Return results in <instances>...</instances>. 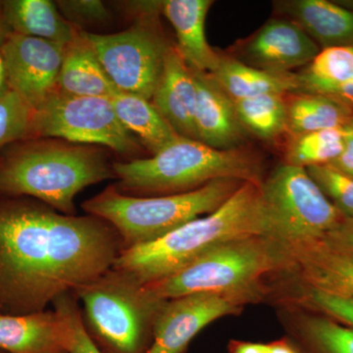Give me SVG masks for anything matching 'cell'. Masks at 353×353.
<instances>
[{
    "label": "cell",
    "mask_w": 353,
    "mask_h": 353,
    "mask_svg": "<svg viewBox=\"0 0 353 353\" xmlns=\"http://www.w3.org/2000/svg\"><path fill=\"white\" fill-rule=\"evenodd\" d=\"M116 178L97 148L57 141H25L0 160V194L30 196L62 214H75L85 188Z\"/></svg>",
    "instance_id": "obj_3"
},
{
    "label": "cell",
    "mask_w": 353,
    "mask_h": 353,
    "mask_svg": "<svg viewBox=\"0 0 353 353\" xmlns=\"http://www.w3.org/2000/svg\"><path fill=\"white\" fill-rule=\"evenodd\" d=\"M287 254L308 289L353 297V252L320 241L287 250Z\"/></svg>",
    "instance_id": "obj_17"
},
{
    "label": "cell",
    "mask_w": 353,
    "mask_h": 353,
    "mask_svg": "<svg viewBox=\"0 0 353 353\" xmlns=\"http://www.w3.org/2000/svg\"><path fill=\"white\" fill-rule=\"evenodd\" d=\"M68 327L57 310L0 314V350L7 353H69Z\"/></svg>",
    "instance_id": "obj_16"
},
{
    "label": "cell",
    "mask_w": 353,
    "mask_h": 353,
    "mask_svg": "<svg viewBox=\"0 0 353 353\" xmlns=\"http://www.w3.org/2000/svg\"><path fill=\"white\" fill-rule=\"evenodd\" d=\"M74 292H66L53 301V307L68 327L69 353H103L88 336L83 323L82 310Z\"/></svg>",
    "instance_id": "obj_31"
},
{
    "label": "cell",
    "mask_w": 353,
    "mask_h": 353,
    "mask_svg": "<svg viewBox=\"0 0 353 353\" xmlns=\"http://www.w3.org/2000/svg\"><path fill=\"white\" fill-rule=\"evenodd\" d=\"M345 129H347L348 132H352L353 134V119L352 120V122L345 128Z\"/></svg>",
    "instance_id": "obj_41"
},
{
    "label": "cell",
    "mask_w": 353,
    "mask_h": 353,
    "mask_svg": "<svg viewBox=\"0 0 353 353\" xmlns=\"http://www.w3.org/2000/svg\"><path fill=\"white\" fill-rule=\"evenodd\" d=\"M8 90H10V88H9L8 83H7L6 64H4L3 57L0 53V95L3 94Z\"/></svg>",
    "instance_id": "obj_39"
},
{
    "label": "cell",
    "mask_w": 353,
    "mask_h": 353,
    "mask_svg": "<svg viewBox=\"0 0 353 353\" xmlns=\"http://www.w3.org/2000/svg\"><path fill=\"white\" fill-rule=\"evenodd\" d=\"M0 314H2L1 311H0Z\"/></svg>",
    "instance_id": "obj_43"
},
{
    "label": "cell",
    "mask_w": 353,
    "mask_h": 353,
    "mask_svg": "<svg viewBox=\"0 0 353 353\" xmlns=\"http://www.w3.org/2000/svg\"><path fill=\"white\" fill-rule=\"evenodd\" d=\"M269 353H301L292 341L288 339L268 343Z\"/></svg>",
    "instance_id": "obj_38"
},
{
    "label": "cell",
    "mask_w": 353,
    "mask_h": 353,
    "mask_svg": "<svg viewBox=\"0 0 353 353\" xmlns=\"http://www.w3.org/2000/svg\"><path fill=\"white\" fill-rule=\"evenodd\" d=\"M314 94L328 97L353 111V80L338 87L326 88Z\"/></svg>",
    "instance_id": "obj_36"
},
{
    "label": "cell",
    "mask_w": 353,
    "mask_h": 353,
    "mask_svg": "<svg viewBox=\"0 0 353 353\" xmlns=\"http://www.w3.org/2000/svg\"><path fill=\"white\" fill-rule=\"evenodd\" d=\"M57 3L69 19L77 22H101L109 17V11L99 0H70Z\"/></svg>",
    "instance_id": "obj_33"
},
{
    "label": "cell",
    "mask_w": 353,
    "mask_h": 353,
    "mask_svg": "<svg viewBox=\"0 0 353 353\" xmlns=\"http://www.w3.org/2000/svg\"><path fill=\"white\" fill-rule=\"evenodd\" d=\"M116 189L134 196L192 192L220 179L261 183L259 162L243 150H218L179 137L152 157L114 162Z\"/></svg>",
    "instance_id": "obj_4"
},
{
    "label": "cell",
    "mask_w": 353,
    "mask_h": 353,
    "mask_svg": "<svg viewBox=\"0 0 353 353\" xmlns=\"http://www.w3.org/2000/svg\"><path fill=\"white\" fill-rule=\"evenodd\" d=\"M197 90L194 128L197 141L218 150H236L245 129L236 114L233 99L209 73L192 70Z\"/></svg>",
    "instance_id": "obj_14"
},
{
    "label": "cell",
    "mask_w": 353,
    "mask_h": 353,
    "mask_svg": "<svg viewBox=\"0 0 353 353\" xmlns=\"http://www.w3.org/2000/svg\"><path fill=\"white\" fill-rule=\"evenodd\" d=\"M85 36L118 90L152 101L170 46L153 28L138 23L116 34Z\"/></svg>",
    "instance_id": "obj_10"
},
{
    "label": "cell",
    "mask_w": 353,
    "mask_h": 353,
    "mask_svg": "<svg viewBox=\"0 0 353 353\" xmlns=\"http://www.w3.org/2000/svg\"><path fill=\"white\" fill-rule=\"evenodd\" d=\"M8 30H7L6 23H4L3 15H2V7L0 4V43H2L6 34H8Z\"/></svg>",
    "instance_id": "obj_40"
},
{
    "label": "cell",
    "mask_w": 353,
    "mask_h": 353,
    "mask_svg": "<svg viewBox=\"0 0 353 353\" xmlns=\"http://www.w3.org/2000/svg\"><path fill=\"white\" fill-rule=\"evenodd\" d=\"M261 192L269 238L285 250L322 241L345 219L301 167L280 165Z\"/></svg>",
    "instance_id": "obj_8"
},
{
    "label": "cell",
    "mask_w": 353,
    "mask_h": 353,
    "mask_svg": "<svg viewBox=\"0 0 353 353\" xmlns=\"http://www.w3.org/2000/svg\"><path fill=\"white\" fill-rule=\"evenodd\" d=\"M212 6L211 0L160 2V11L175 30L176 50L190 69L202 73H212L221 59L206 39V17Z\"/></svg>",
    "instance_id": "obj_18"
},
{
    "label": "cell",
    "mask_w": 353,
    "mask_h": 353,
    "mask_svg": "<svg viewBox=\"0 0 353 353\" xmlns=\"http://www.w3.org/2000/svg\"><path fill=\"white\" fill-rule=\"evenodd\" d=\"M345 146H343V152L340 157L330 165L353 178V134L348 132L347 129H345Z\"/></svg>",
    "instance_id": "obj_35"
},
{
    "label": "cell",
    "mask_w": 353,
    "mask_h": 353,
    "mask_svg": "<svg viewBox=\"0 0 353 353\" xmlns=\"http://www.w3.org/2000/svg\"><path fill=\"white\" fill-rule=\"evenodd\" d=\"M262 296L263 289L259 287L234 292H199L166 301L145 353H185L192 339L210 323L236 314Z\"/></svg>",
    "instance_id": "obj_11"
},
{
    "label": "cell",
    "mask_w": 353,
    "mask_h": 353,
    "mask_svg": "<svg viewBox=\"0 0 353 353\" xmlns=\"http://www.w3.org/2000/svg\"><path fill=\"white\" fill-rule=\"evenodd\" d=\"M83 326L103 353H145L166 301L153 296L126 272L112 268L74 292Z\"/></svg>",
    "instance_id": "obj_6"
},
{
    "label": "cell",
    "mask_w": 353,
    "mask_h": 353,
    "mask_svg": "<svg viewBox=\"0 0 353 353\" xmlns=\"http://www.w3.org/2000/svg\"><path fill=\"white\" fill-rule=\"evenodd\" d=\"M243 183L220 179L192 192L159 196H129L112 185L83 202V208L108 222L119 234L125 250L159 240L213 212Z\"/></svg>",
    "instance_id": "obj_5"
},
{
    "label": "cell",
    "mask_w": 353,
    "mask_h": 353,
    "mask_svg": "<svg viewBox=\"0 0 353 353\" xmlns=\"http://www.w3.org/2000/svg\"><path fill=\"white\" fill-rule=\"evenodd\" d=\"M0 353H7V352H3V350H0Z\"/></svg>",
    "instance_id": "obj_42"
},
{
    "label": "cell",
    "mask_w": 353,
    "mask_h": 353,
    "mask_svg": "<svg viewBox=\"0 0 353 353\" xmlns=\"http://www.w3.org/2000/svg\"><path fill=\"white\" fill-rule=\"evenodd\" d=\"M38 138L108 146L122 155L136 152L141 143L118 119L110 99L76 97L59 90L32 112L31 139Z\"/></svg>",
    "instance_id": "obj_9"
},
{
    "label": "cell",
    "mask_w": 353,
    "mask_h": 353,
    "mask_svg": "<svg viewBox=\"0 0 353 353\" xmlns=\"http://www.w3.org/2000/svg\"><path fill=\"white\" fill-rule=\"evenodd\" d=\"M32 112L13 90L0 95V148L31 139Z\"/></svg>",
    "instance_id": "obj_29"
},
{
    "label": "cell",
    "mask_w": 353,
    "mask_h": 353,
    "mask_svg": "<svg viewBox=\"0 0 353 353\" xmlns=\"http://www.w3.org/2000/svg\"><path fill=\"white\" fill-rule=\"evenodd\" d=\"M294 323V343L301 353H353V328L327 317L306 315Z\"/></svg>",
    "instance_id": "obj_25"
},
{
    "label": "cell",
    "mask_w": 353,
    "mask_h": 353,
    "mask_svg": "<svg viewBox=\"0 0 353 353\" xmlns=\"http://www.w3.org/2000/svg\"><path fill=\"white\" fill-rule=\"evenodd\" d=\"M327 245L353 252V219H343L322 240Z\"/></svg>",
    "instance_id": "obj_34"
},
{
    "label": "cell",
    "mask_w": 353,
    "mask_h": 353,
    "mask_svg": "<svg viewBox=\"0 0 353 353\" xmlns=\"http://www.w3.org/2000/svg\"><path fill=\"white\" fill-rule=\"evenodd\" d=\"M119 234L94 215H66L21 196L0 201V311L46 310L112 268Z\"/></svg>",
    "instance_id": "obj_1"
},
{
    "label": "cell",
    "mask_w": 353,
    "mask_h": 353,
    "mask_svg": "<svg viewBox=\"0 0 353 353\" xmlns=\"http://www.w3.org/2000/svg\"><path fill=\"white\" fill-rule=\"evenodd\" d=\"M256 236L269 238L261 183L243 182L213 212L159 240L123 250L113 268L150 284L182 270L218 246Z\"/></svg>",
    "instance_id": "obj_2"
},
{
    "label": "cell",
    "mask_w": 353,
    "mask_h": 353,
    "mask_svg": "<svg viewBox=\"0 0 353 353\" xmlns=\"http://www.w3.org/2000/svg\"><path fill=\"white\" fill-rule=\"evenodd\" d=\"M320 48L290 19H271L246 41L243 50L245 64L276 74L307 66Z\"/></svg>",
    "instance_id": "obj_13"
},
{
    "label": "cell",
    "mask_w": 353,
    "mask_h": 353,
    "mask_svg": "<svg viewBox=\"0 0 353 353\" xmlns=\"http://www.w3.org/2000/svg\"><path fill=\"white\" fill-rule=\"evenodd\" d=\"M210 75L233 101L263 94H296L299 90L296 74L271 73L233 58L221 57Z\"/></svg>",
    "instance_id": "obj_22"
},
{
    "label": "cell",
    "mask_w": 353,
    "mask_h": 353,
    "mask_svg": "<svg viewBox=\"0 0 353 353\" xmlns=\"http://www.w3.org/2000/svg\"></svg>",
    "instance_id": "obj_44"
},
{
    "label": "cell",
    "mask_w": 353,
    "mask_h": 353,
    "mask_svg": "<svg viewBox=\"0 0 353 353\" xmlns=\"http://www.w3.org/2000/svg\"><path fill=\"white\" fill-rule=\"evenodd\" d=\"M236 114L245 130L265 141L288 132V105L284 94H263L234 101Z\"/></svg>",
    "instance_id": "obj_27"
},
{
    "label": "cell",
    "mask_w": 353,
    "mask_h": 353,
    "mask_svg": "<svg viewBox=\"0 0 353 353\" xmlns=\"http://www.w3.org/2000/svg\"><path fill=\"white\" fill-rule=\"evenodd\" d=\"M58 90L76 97L106 99L120 92L102 68L85 32H78L74 41L67 46L58 78Z\"/></svg>",
    "instance_id": "obj_21"
},
{
    "label": "cell",
    "mask_w": 353,
    "mask_h": 353,
    "mask_svg": "<svg viewBox=\"0 0 353 353\" xmlns=\"http://www.w3.org/2000/svg\"><path fill=\"white\" fill-rule=\"evenodd\" d=\"M9 32L68 46L78 30L64 20L50 0H8L1 3Z\"/></svg>",
    "instance_id": "obj_20"
},
{
    "label": "cell",
    "mask_w": 353,
    "mask_h": 353,
    "mask_svg": "<svg viewBox=\"0 0 353 353\" xmlns=\"http://www.w3.org/2000/svg\"><path fill=\"white\" fill-rule=\"evenodd\" d=\"M288 264L287 252L265 236L225 243L173 275L146 284L161 301L199 292H234L261 287L262 276Z\"/></svg>",
    "instance_id": "obj_7"
},
{
    "label": "cell",
    "mask_w": 353,
    "mask_h": 353,
    "mask_svg": "<svg viewBox=\"0 0 353 353\" xmlns=\"http://www.w3.org/2000/svg\"><path fill=\"white\" fill-rule=\"evenodd\" d=\"M229 353H269L268 343L231 341Z\"/></svg>",
    "instance_id": "obj_37"
},
{
    "label": "cell",
    "mask_w": 353,
    "mask_h": 353,
    "mask_svg": "<svg viewBox=\"0 0 353 353\" xmlns=\"http://www.w3.org/2000/svg\"><path fill=\"white\" fill-rule=\"evenodd\" d=\"M288 132L292 137L323 130L343 129L352 122L353 111L319 94H294L287 101Z\"/></svg>",
    "instance_id": "obj_24"
},
{
    "label": "cell",
    "mask_w": 353,
    "mask_h": 353,
    "mask_svg": "<svg viewBox=\"0 0 353 353\" xmlns=\"http://www.w3.org/2000/svg\"><path fill=\"white\" fill-rule=\"evenodd\" d=\"M296 94H317L326 88L338 87L353 80L352 46L323 48L314 59L296 74Z\"/></svg>",
    "instance_id": "obj_26"
},
{
    "label": "cell",
    "mask_w": 353,
    "mask_h": 353,
    "mask_svg": "<svg viewBox=\"0 0 353 353\" xmlns=\"http://www.w3.org/2000/svg\"><path fill=\"white\" fill-rule=\"evenodd\" d=\"M110 99L123 126L152 155L180 137L152 101L122 92H118Z\"/></svg>",
    "instance_id": "obj_23"
},
{
    "label": "cell",
    "mask_w": 353,
    "mask_h": 353,
    "mask_svg": "<svg viewBox=\"0 0 353 353\" xmlns=\"http://www.w3.org/2000/svg\"><path fill=\"white\" fill-rule=\"evenodd\" d=\"M345 139V128L292 137L285 153V163L304 169L331 164L343 152Z\"/></svg>",
    "instance_id": "obj_28"
},
{
    "label": "cell",
    "mask_w": 353,
    "mask_h": 353,
    "mask_svg": "<svg viewBox=\"0 0 353 353\" xmlns=\"http://www.w3.org/2000/svg\"><path fill=\"white\" fill-rule=\"evenodd\" d=\"M67 46L8 32L0 43L8 87L36 110L58 90Z\"/></svg>",
    "instance_id": "obj_12"
},
{
    "label": "cell",
    "mask_w": 353,
    "mask_h": 353,
    "mask_svg": "<svg viewBox=\"0 0 353 353\" xmlns=\"http://www.w3.org/2000/svg\"><path fill=\"white\" fill-rule=\"evenodd\" d=\"M325 196L345 219H353V178L332 165L306 169Z\"/></svg>",
    "instance_id": "obj_30"
},
{
    "label": "cell",
    "mask_w": 353,
    "mask_h": 353,
    "mask_svg": "<svg viewBox=\"0 0 353 353\" xmlns=\"http://www.w3.org/2000/svg\"><path fill=\"white\" fill-rule=\"evenodd\" d=\"M277 6L323 48L352 46L353 10L327 0H290Z\"/></svg>",
    "instance_id": "obj_19"
},
{
    "label": "cell",
    "mask_w": 353,
    "mask_h": 353,
    "mask_svg": "<svg viewBox=\"0 0 353 353\" xmlns=\"http://www.w3.org/2000/svg\"><path fill=\"white\" fill-rule=\"evenodd\" d=\"M197 90L194 74L176 46H169L152 102L181 137L196 139Z\"/></svg>",
    "instance_id": "obj_15"
},
{
    "label": "cell",
    "mask_w": 353,
    "mask_h": 353,
    "mask_svg": "<svg viewBox=\"0 0 353 353\" xmlns=\"http://www.w3.org/2000/svg\"><path fill=\"white\" fill-rule=\"evenodd\" d=\"M303 303L353 328V297L334 296L307 288L303 297Z\"/></svg>",
    "instance_id": "obj_32"
}]
</instances>
